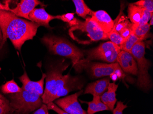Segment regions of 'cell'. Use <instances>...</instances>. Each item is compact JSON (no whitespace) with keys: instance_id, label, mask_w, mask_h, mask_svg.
I'll use <instances>...</instances> for the list:
<instances>
[{"instance_id":"obj_31","label":"cell","mask_w":153,"mask_h":114,"mask_svg":"<svg viewBox=\"0 0 153 114\" xmlns=\"http://www.w3.org/2000/svg\"><path fill=\"white\" fill-rule=\"evenodd\" d=\"M33 114H49L47 104H43L40 107L34 111Z\"/></svg>"},{"instance_id":"obj_2","label":"cell","mask_w":153,"mask_h":114,"mask_svg":"<svg viewBox=\"0 0 153 114\" xmlns=\"http://www.w3.org/2000/svg\"><path fill=\"white\" fill-rule=\"evenodd\" d=\"M38 24L21 18L10 11L0 10V29L3 35L2 49L7 38L21 52L25 42L33 39L40 26Z\"/></svg>"},{"instance_id":"obj_35","label":"cell","mask_w":153,"mask_h":114,"mask_svg":"<svg viewBox=\"0 0 153 114\" xmlns=\"http://www.w3.org/2000/svg\"><path fill=\"white\" fill-rule=\"evenodd\" d=\"M109 76H110V79H111L114 82H116L118 79V78L115 73L111 74Z\"/></svg>"},{"instance_id":"obj_25","label":"cell","mask_w":153,"mask_h":114,"mask_svg":"<svg viewBox=\"0 0 153 114\" xmlns=\"http://www.w3.org/2000/svg\"><path fill=\"white\" fill-rule=\"evenodd\" d=\"M133 4L141 7L150 13H153V0H141Z\"/></svg>"},{"instance_id":"obj_30","label":"cell","mask_w":153,"mask_h":114,"mask_svg":"<svg viewBox=\"0 0 153 114\" xmlns=\"http://www.w3.org/2000/svg\"><path fill=\"white\" fill-rule=\"evenodd\" d=\"M47 106L48 110H53L58 114H69L61 109L56 104L54 103L53 102L47 104Z\"/></svg>"},{"instance_id":"obj_10","label":"cell","mask_w":153,"mask_h":114,"mask_svg":"<svg viewBox=\"0 0 153 114\" xmlns=\"http://www.w3.org/2000/svg\"><path fill=\"white\" fill-rule=\"evenodd\" d=\"M117 61L123 71L137 75L138 74L137 63L130 53L121 50L118 55Z\"/></svg>"},{"instance_id":"obj_16","label":"cell","mask_w":153,"mask_h":114,"mask_svg":"<svg viewBox=\"0 0 153 114\" xmlns=\"http://www.w3.org/2000/svg\"><path fill=\"white\" fill-rule=\"evenodd\" d=\"M118 87V85L115 82L109 84L107 91L100 96L101 101L112 111L114 109L115 104L117 101L116 98V91Z\"/></svg>"},{"instance_id":"obj_27","label":"cell","mask_w":153,"mask_h":114,"mask_svg":"<svg viewBox=\"0 0 153 114\" xmlns=\"http://www.w3.org/2000/svg\"><path fill=\"white\" fill-rule=\"evenodd\" d=\"M74 13H68L63 15H57L56 19L61 20L63 22L69 24L74 18Z\"/></svg>"},{"instance_id":"obj_5","label":"cell","mask_w":153,"mask_h":114,"mask_svg":"<svg viewBox=\"0 0 153 114\" xmlns=\"http://www.w3.org/2000/svg\"><path fill=\"white\" fill-rule=\"evenodd\" d=\"M145 43L143 41H140L134 46L131 54L137 63V86L142 90L147 91L152 87V81L148 73L151 62L145 58Z\"/></svg>"},{"instance_id":"obj_18","label":"cell","mask_w":153,"mask_h":114,"mask_svg":"<svg viewBox=\"0 0 153 114\" xmlns=\"http://www.w3.org/2000/svg\"><path fill=\"white\" fill-rule=\"evenodd\" d=\"M88 104L87 114H94L100 111L109 110V108L101 101L100 97L93 96L92 101L83 102Z\"/></svg>"},{"instance_id":"obj_20","label":"cell","mask_w":153,"mask_h":114,"mask_svg":"<svg viewBox=\"0 0 153 114\" xmlns=\"http://www.w3.org/2000/svg\"><path fill=\"white\" fill-rule=\"evenodd\" d=\"M1 90L3 94L9 95L20 92L22 90L13 79L2 85L1 87Z\"/></svg>"},{"instance_id":"obj_34","label":"cell","mask_w":153,"mask_h":114,"mask_svg":"<svg viewBox=\"0 0 153 114\" xmlns=\"http://www.w3.org/2000/svg\"><path fill=\"white\" fill-rule=\"evenodd\" d=\"M8 1H6L5 4H3L0 2V10H5V11H9L10 8L9 7V4H8Z\"/></svg>"},{"instance_id":"obj_4","label":"cell","mask_w":153,"mask_h":114,"mask_svg":"<svg viewBox=\"0 0 153 114\" xmlns=\"http://www.w3.org/2000/svg\"><path fill=\"white\" fill-rule=\"evenodd\" d=\"M22 90L20 92L8 95L13 114H30L39 108L43 104L42 96L38 93L30 90Z\"/></svg>"},{"instance_id":"obj_23","label":"cell","mask_w":153,"mask_h":114,"mask_svg":"<svg viewBox=\"0 0 153 114\" xmlns=\"http://www.w3.org/2000/svg\"><path fill=\"white\" fill-rule=\"evenodd\" d=\"M132 25L130 23L128 19L124 16H120L118 17L117 19L114 21L113 27L117 32H119L120 31L124 28L130 26Z\"/></svg>"},{"instance_id":"obj_32","label":"cell","mask_w":153,"mask_h":114,"mask_svg":"<svg viewBox=\"0 0 153 114\" xmlns=\"http://www.w3.org/2000/svg\"><path fill=\"white\" fill-rule=\"evenodd\" d=\"M0 106L3 107H10V101L6 97L0 93Z\"/></svg>"},{"instance_id":"obj_3","label":"cell","mask_w":153,"mask_h":114,"mask_svg":"<svg viewBox=\"0 0 153 114\" xmlns=\"http://www.w3.org/2000/svg\"><path fill=\"white\" fill-rule=\"evenodd\" d=\"M41 41L51 54L70 59L77 72L85 69L87 64L84 53L68 40L54 35H46Z\"/></svg>"},{"instance_id":"obj_37","label":"cell","mask_w":153,"mask_h":114,"mask_svg":"<svg viewBox=\"0 0 153 114\" xmlns=\"http://www.w3.org/2000/svg\"><path fill=\"white\" fill-rule=\"evenodd\" d=\"M150 20V22H149V25L150 26L153 25V16H152Z\"/></svg>"},{"instance_id":"obj_24","label":"cell","mask_w":153,"mask_h":114,"mask_svg":"<svg viewBox=\"0 0 153 114\" xmlns=\"http://www.w3.org/2000/svg\"><path fill=\"white\" fill-rule=\"evenodd\" d=\"M107 35L108 38L111 40V42L118 46H121L124 42V39L121 37L119 32H117L114 27Z\"/></svg>"},{"instance_id":"obj_36","label":"cell","mask_w":153,"mask_h":114,"mask_svg":"<svg viewBox=\"0 0 153 114\" xmlns=\"http://www.w3.org/2000/svg\"><path fill=\"white\" fill-rule=\"evenodd\" d=\"M2 40H3V35H2L1 29H0V49H1V44H2Z\"/></svg>"},{"instance_id":"obj_33","label":"cell","mask_w":153,"mask_h":114,"mask_svg":"<svg viewBox=\"0 0 153 114\" xmlns=\"http://www.w3.org/2000/svg\"><path fill=\"white\" fill-rule=\"evenodd\" d=\"M13 109L12 107H3L0 106V114H13Z\"/></svg>"},{"instance_id":"obj_8","label":"cell","mask_w":153,"mask_h":114,"mask_svg":"<svg viewBox=\"0 0 153 114\" xmlns=\"http://www.w3.org/2000/svg\"><path fill=\"white\" fill-rule=\"evenodd\" d=\"M82 92L83 90H81L73 95L57 99L55 101V104L68 114H87L78 101V98Z\"/></svg>"},{"instance_id":"obj_11","label":"cell","mask_w":153,"mask_h":114,"mask_svg":"<svg viewBox=\"0 0 153 114\" xmlns=\"http://www.w3.org/2000/svg\"><path fill=\"white\" fill-rule=\"evenodd\" d=\"M45 6V5L38 0H22L18 3L17 7L9 11L14 14L18 17H22L31 21L29 15L31 12L36 8L38 5Z\"/></svg>"},{"instance_id":"obj_29","label":"cell","mask_w":153,"mask_h":114,"mask_svg":"<svg viewBox=\"0 0 153 114\" xmlns=\"http://www.w3.org/2000/svg\"><path fill=\"white\" fill-rule=\"evenodd\" d=\"M132 26H133V24L130 26L124 28L119 32V34H120L121 37L124 39V40L128 38L130 36V35L133 32Z\"/></svg>"},{"instance_id":"obj_17","label":"cell","mask_w":153,"mask_h":114,"mask_svg":"<svg viewBox=\"0 0 153 114\" xmlns=\"http://www.w3.org/2000/svg\"><path fill=\"white\" fill-rule=\"evenodd\" d=\"M144 9L141 7L135 5L133 3L129 4L128 7V16L131 24L132 28L138 26Z\"/></svg>"},{"instance_id":"obj_15","label":"cell","mask_w":153,"mask_h":114,"mask_svg":"<svg viewBox=\"0 0 153 114\" xmlns=\"http://www.w3.org/2000/svg\"><path fill=\"white\" fill-rule=\"evenodd\" d=\"M110 83V79L109 77L89 83L86 87L84 94H91L93 96L100 97L107 91Z\"/></svg>"},{"instance_id":"obj_26","label":"cell","mask_w":153,"mask_h":114,"mask_svg":"<svg viewBox=\"0 0 153 114\" xmlns=\"http://www.w3.org/2000/svg\"><path fill=\"white\" fill-rule=\"evenodd\" d=\"M153 13H150L146 10H143V14L138 24V26L143 25L145 24H148L149 20L153 16Z\"/></svg>"},{"instance_id":"obj_21","label":"cell","mask_w":153,"mask_h":114,"mask_svg":"<svg viewBox=\"0 0 153 114\" xmlns=\"http://www.w3.org/2000/svg\"><path fill=\"white\" fill-rule=\"evenodd\" d=\"M141 41L132 32L128 38L125 40L123 44L120 46L121 50L130 53L134 46L138 42Z\"/></svg>"},{"instance_id":"obj_1","label":"cell","mask_w":153,"mask_h":114,"mask_svg":"<svg viewBox=\"0 0 153 114\" xmlns=\"http://www.w3.org/2000/svg\"><path fill=\"white\" fill-rule=\"evenodd\" d=\"M69 65L68 63L62 62L48 68L45 89L41 97L44 104H47L67 96L70 92L81 90L83 87V82L80 78L72 76L69 73L63 75Z\"/></svg>"},{"instance_id":"obj_28","label":"cell","mask_w":153,"mask_h":114,"mask_svg":"<svg viewBox=\"0 0 153 114\" xmlns=\"http://www.w3.org/2000/svg\"><path fill=\"white\" fill-rule=\"evenodd\" d=\"M128 107V105L124 104L123 102L118 101L116 107L112 110L113 114H123V111Z\"/></svg>"},{"instance_id":"obj_19","label":"cell","mask_w":153,"mask_h":114,"mask_svg":"<svg viewBox=\"0 0 153 114\" xmlns=\"http://www.w3.org/2000/svg\"><path fill=\"white\" fill-rule=\"evenodd\" d=\"M76 7V13L78 16L84 19L86 18L87 15H92V11L87 6L83 0H73Z\"/></svg>"},{"instance_id":"obj_22","label":"cell","mask_w":153,"mask_h":114,"mask_svg":"<svg viewBox=\"0 0 153 114\" xmlns=\"http://www.w3.org/2000/svg\"><path fill=\"white\" fill-rule=\"evenodd\" d=\"M132 29L133 33L141 41H142L147 37L150 30V25L149 24H146L143 25L138 26Z\"/></svg>"},{"instance_id":"obj_6","label":"cell","mask_w":153,"mask_h":114,"mask_svg":"<svg viewBox=\"0 0 153 114\" xmlns=\"http://www.w3.org/2000/svg\"><path fill=\"white\" fill-rule=\"evenodd\" d=\"M69 35L75 40L81 36L85 38L87 37L88 43L92 42L108 39L107 35L103 32L91 18L88 17L85 19V22L81 21L79 19L76 25L71 27L69 30Z\"/></svg>"},{"instance_id":"obj_13","label":"cell","mask_w":153,"mask_h":114,"mask_svg":"<svg viewBox=\"0 0 153 114\" xmlns=\"http://www.w3.org/2000/svg\"><path fill=\"white\" fill-rule=\"evenodd\" d=\"M46 77V74L43 73L40 80L37 81H31L26 71H25L24 74L19 77V79L23 85L21 88L22 89L33 91L38 93L40 96H42L44 94V80Z\"/></svg>"},{"instance_id":"obj_14","label":"cell","mask_w":153,"mask_h":114,"mask_svg":"<svg viewBox=\"0 0 153 114\" xmlns=\"http://www.w3.org/2000/svg\"><path fill=\"white\" fill-rule=\"evenodd\" d=\"M29 17L31 22L47 28H51L50 22L56 19V16H53L48 13L45 8H34L30 14Z\"/></svg>"},{"instance_id":"obj_9","label":"cell","mask_w":153,"mask_h":114,"mask_svg":"<svg viewBox=\"0 0 153 114\" xmlns=\"http://www.w3.org/2000/svg\"><path fill=\"white\" fill-rule=\"evenodd\" d=\"M121 68L117 63H103L89 62L87 64L85 69L87 70L93 78H100L110 76L117 69Z\"/></svg>"},{"instance_id":"obj_12","label":"cell","mask_w":153,"mask_h":114,"mask_svg":"<svg viewBox=\"0 0 153 114\" xmlns=\"http://www.w3.org/2000/svg\"><path fill=\"white\" fill-rule=\"evenodd\" d=\"M91 18L105 34L109 33L114 26V21L107 12L103 10L92 11Z\"/></svg>"},{"instance_id":"obj_7","label":"cell","mask_w":153,"mask_h":114,"mask_svg":"<svg viewBox=\"0 0 153 114\" xmlns=\"http://www.w3.org/2000/svg\"><path fill=\"white\" fill-rule=\"evenodd\" d=\"M121 51L120 46L112 42H105L97 48L90 50L86 53V63L87 64L94 60H100L114 63L117 61L118 55Z\"/></svg>"}]
</instances>
